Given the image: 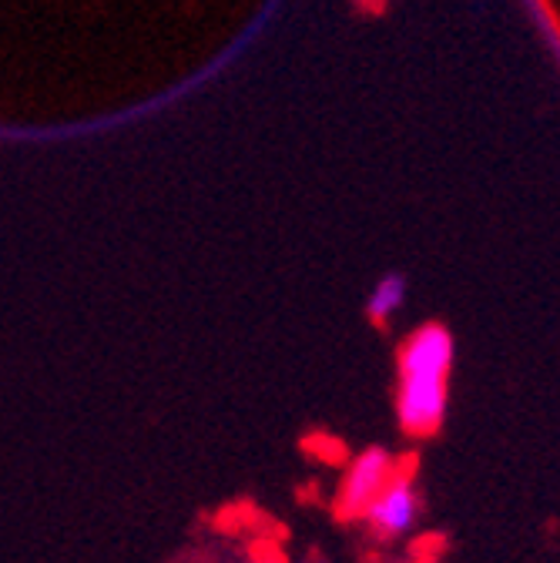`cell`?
Listing matches in <instances>:
<instances>
[{
	"label": "cell",
	"mask_w": 560,
	"mask_h": 563,
	"mask_svg": "<svg viewBox=\"0 0 560 563\" xmlns=\"http://www.w3.org/2000/svg\"><path fill=\"white\" fill-rule=\"evenodd\" d=\"M450 369H454V335L439 322L420 325L400 346V426L423 439L443 426L446 400H450Z\"/></svg>",
	"instance_id": "obj_1"
},
{
	"label": "cell",
	"mask_w": 560,
	"mask_h": 563,
	"mask_svg": "<svg viewBox=\"0 0 560 563\" xmlns=\"http://www.w3.org/2000/svg\"><path fill=\"white\" fill-rule=\"evenodd\" d=\"M397 476V460L382 446H369L350 463L340 486V517H363L373 496Z\"/></svg>",
	"instance_id": "obj_2"
},
{
	"label": "cell",
	"mask_w": 560,
	"mask_h": 563,
	"mask_svg": "<svg viewBox=\"0 0 560 563\" xmlns=\"http://www.w3.org/2000/svg\"><path fill=\"white\" fill-rule=\"evenodd\" d=\"M416 514H420V496H416V486L410 476L397 473L389 480L376 496L373 503L363 510V520L369 524V530L382 540L389 537H400L407 533L413 524H416Z\"/></svg>",
	"instance_id": "obj_3"
},
{
	"label": "cell",
	"mask_w": 560,
	"mask_h": 563,
	"mask_svg": "<svg viewBox=\"0 0 560 563\" xmlns=\"http://www.w3.org/2000/svg\"><path fill=\"white\" fill-rule=\"evenodd\" d=\"M403 302H407V278H403L400 272H389V275H382V278L376 282V286H373L369 302H366V312H369V319L379 325V322H386L389 315H397Z\"/></svg>",
	"instance_id": "obj_4"
},
{
	"label": "cell",
	"mask_w": 560,
	"mask_h": 563,
	"mask_svg": "<svg viewBox=\"0 0 560 563\" xmlns=\"http://www.w3.org/2000/svg\"><path fill=\"white\" fill-rule=\"evenodd\" d=\"M306 563H329V560H322V556H312V560H306Z\"/></svg>",
	"instance_id": "obj_5"
}]
</instances>
